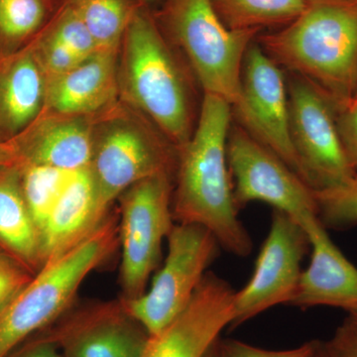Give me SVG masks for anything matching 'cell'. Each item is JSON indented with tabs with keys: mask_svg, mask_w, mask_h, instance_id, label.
Returning a JSON list of instances; mask_svg holds the SVG:
<instances>
[{
	"mask_svg": "<svg viewBox=\"0 0 357 357\" xmlns=\"http://www.w3.org/2000/svg\"><path fill=\"white\" fill-rule=\"evenodd\" d=\"M215 13L231 30H276L306 7L307 0H211Z\"/></svg>",
	"mask_w": 357,
	"mask_h": 357,
	"instance_id": "21",
	"label": "cell"
},
{
	"mask_svg": "<svg viewBox=\"0 0 357 357\" xmlns=\"http://www.w3.org/2000/svg\"><path fill=\"white\" fill-rule=\"evenodd\" d=\"M119 243V220L107 215L81 241L48 258L0 314V357L62 316L86 277L114 252Z\"/></svg>",
	"mask_w": 357,
	"mask_h": 357,
	"instance_id": "4",
	"label": "cell"
},
{
	"mask_svg": "<svg viewBox=\"0 0 357 357\" xmlns=\"http://www.w3.org/2000/svg\"><path fill=\"white\" fill-rule=\"evenodd\" d=\"M312 194L317 215L326 229L344 230L357 225V174L344 184Z\"/></svg>",
	"mask_w": 357,
	"mask_h": 357,
	"instance_id": "25",
	"label": "cell"
},
{
	"mask_svg": "<svg viewBox=\"0 0 357 357\" xmlns=\"http://www.w3.org/2000/svg\"><path fill=\"white\" fill-rule=\"evenodd\" d=\"M140 6L147 7L150 10L155 11L158 9L164 0H136Z\"/></svg>",
	"mask_w": 357,
	"mask_h": 357,
	"instance_id": "35",
	"label": "cell"
},
{
	"mask_svg": "<svg viewBox=\"0 0 357 357\" xmlns=\"http://www.w3.org/2000/svg\"><path fill=\"white\" fill-rule=\"evenodd\" d=\"M281 69L316 86L332 105L357 89V0H307L291 22L256 37Z\"/></svg>",
	"mask_w": 357,
	"mask_h": 357,
	"instance_id": "2",
	"label": "cell"
},
{
	"mask_svg": "<svg viewBox=\"0 0 357 357\" xmlns=\"http://www.w3.org/2000/svg\"><path fill=\"white\" fill-rule=\"evenodd\" d=\"M174 178L173 173L158 174L136 183L119 196L122 300L142 296L150 274L158 266L162 241L175 225Z\"/></svg>",
	"mask_w": 357,
	"mask_h": 357,
	"instance_id": "8",
	"label": "cell"
},
{
	"mask_svg": "<svg viewBox=\"0 0 357 357\" xmlns=\"http://www.w3.org/2000/svg\"><path fill=\"white\" fill-rule=\"evenodd\" d=\"M286 81L291 140L301 178L312 191L344 184L357 172L345 156L332 103L297 75L287 73Z\"/></svg>",
	"mask_w": 357,
	"mask_h": 357,
	"instance_id": "9",
	"label": "cell"
},
{
	"mask_svg": "<svg viewBox=\"0 0 357 357\" xmlns=\"http://www.w3.org/2000/svg\"><path fill=\"white\" fill-rule=\"evenodd\" d=\"M237 208L262 202L307 227L317 220L312 190L271 150L232 121L227 145Z\"/></svg>",
	"mask_w": 357,
	"mask_h": 357,
	"instance_id": "10",
	"label": "cell"
},
{
	"mask_svg": "<svg viewBox=\"0 0 357 357\" xmlns=\"http://www.w3.org/2000/svg\"><path fill=\"white\" fill-rule=\"evenodd\" d=\"M29 45L43 70L46 83L70 72L86 60L53 36L45 25Z\"/></svg>",
	"mask_w": 357,
	"mask_h": 357,
	"instance_id": "27",
	"label": "cell"
},
{
	"mask_svg": "<svg viewBox=\"0 0 357 357\" xmlns=\"http://www.w3.org/2000/svg\"><path fill=\"white\" fill-rule=\"evenodd\" d=\"M306 230L283 211L273 210L269 234L248 283L236 292L230 326H237L277 305L290 304L310 248Z\"/></svg>",
	"mask_w": 357,
	"mask_h": 357,
	"instance_id": "12",
	"label": "cell"
},
{
	"mask_svg": "<svg viewBox=\"0 0 357 357\" xmlns=\"http://www.w3.org/2000/svg\"><path fill=\"white\" fill-rule=\"evenodd\" d=\"M46 77L29 44L0 58V140L13 139L44 109Z\"/></svg>",
	"mask_w": 357,
	"mask_h": 357,
	"instance_id": "18",
	"label": "cell"
},
{
	"mask_svg": "<svg viewBox=\"0 0 357 357\" xmlns=\"http://www.w3.org/2000/svg\"><path fill=\"white\" fill-rule=\"evenodd\" d=\"M311 262L302 272L291 306H326L357 312V268L333 243L319 218L306 227Z\"/></svg>",
	"mask_w": 357,
	"mask_h": 357,
	"instance_id": "16",
	"label": "cell"
},
{
	"mask_svg": "<svg viewBox=\"0 0 357 357\" xmlns=\"http://www.w3.org/2000/svg\"><path fill=\"white\" fill-rule=\"evenodd\" d=\"M22 263L0 248V314L34 277Z\"/></svg>",
	"mask_w": 357,
	"mask_h": 357,
	"instance_id": "28",
	"label": "cell"
},
{
	"mask_svg": "<svg viewBox=\"0 0 357 357\" xmlns=\"http://www.w3.org/2000/svg\"><path fill=\"white\" fill-rule=\"evenodd\" d=\"M218 340H220V338H218L215 344L211 345V349L204 354V357H220V349H218Z\"/></svg>",
	"mask_w": 357,
	"mask_h": 357,
	"instance_id": "36",
	"label": "cell"
},
{
	"mask_svg": "<svg viewBox=\"0 0 357 357\" xmlns=\"http://www.w3.org/2000/svg\"><path fill=\"white\" fill-rule=\"evenodd\" d=\"M317 340L289 351H267L234 340H218L220 357H312Z\"/></svg>",
	"mask_w": 357,
	"mask_h": 357,
	"instance_id": "30",
	"label": "cell"
},
{
	"mask_svg": "<svg viewBox=\"0 0 357 357\" xmlns=\"http://www.w3.org/2000/svg\"><path fill=\"white\" fill-rule=\"evenodd\" d=\"M6 357H63L58 351L57 345L47 337L29 338L14 349Z\"/></svg>",
	"mask_w": 357,
	"mask_h": 357,
	"instance_id": "32",
	"label": "cell"
},
{
	"mask_svg": "<svg viewBox=\"0 0 357 357\" xmlns=\"http://www.w3.org/2000/svg\"><path fill=\"white\" fill-rule=\"evenodd\" d=\"M326 344L335 357H357V330L349 319L338 326Z\"/></svg>",
	"mask_w": 357,
	"mask_h": 357,
	"instance_id": "31",
	"label": "cell"
},
{
	"mask_svg": "<svg viewBox=\"0 0 357 357\" xmlns=\"http://www.w3.org/2000/svg\"><path fill=\"white\" fill-rule=\"evenodd\" d=\"M16 165V153L11 140H0V167Z\"/></svg>",
	"mask_w": 357,
	"mask_h": 357,
	"instance_id": "33",
	"label": "cell"
},
{
	"mask_svg": "<svg viewBox=\"0 0 357 357\" xmlns=\"http://www.w3.org/2000/svg\"><path fill=\"white\" fill-rule=\"evenodd\" d=\"M167 238L168 255L151 288L137 299H121L126 312L149 335L161 332L184 311L220 255L218 239L202 225L175 223Z\"/></svg>",
	"mask_w": 357,
	"mask_h": 357,
	"instance_id": "7",
	"label": "cell"
},
{
	"mask_svg": "<svg viewBox=\"0 0 357 357\" xmlns=\"http://www.w3.org/2000/svg\"><path fill=\"white\" fill-rule=\"evenodd\" d=\"M312 357H335L333 351H331L326 342H319L317 340L316 349Z\"/></svg>",
	"mask_w": 357,
	"mask_h": 357,
	"instance_id": "34",
	"label": "cell"
},
{
	"mask_svg": "<svg viewBox=\"0 0 357 357\" xmlns=\"http://www.w3.org/2000/svg\"><path fill=\"white\" fill-rule=\"evenodd\" d=\"M0 248L36 274L43 265L39 230L21 187L20 167H0Z\"/></svg>",
	"mask_w": 357,
	"mask_h": 357,
	"instance_id": "20",
	"label": "cell"
},
{
	"mask_svg": "<svg viewBox=\"0 0 357 357\" xmlns=\"http://www.w3.org/2000/svg\"><path fill=\"white\" fill-rule=\"evenodd\" d=\"M96 115H64L42 110L24 131L11 139L15 148V166H49L70 171L88 168Z\"/></svg>",
	"mask_w": 357,
	"mask_h": 357,
	"instance_id": "15",
	"label": "cell"
},
{
	"mask_svg": "<svg viewBox=\"0 0 357 357\" xmlns=\"http://www.w3.org/2000/svg\"><path fill=\"white\" fill-rule=\"evenodd\" d=\"M332 105L345 156L349 165L357 172V98Z\"/></svg>",
	"mask_w": 357,
	"mask_h": 357,
	"instance_id": "29",
	"label": "cell"
},
{
	"mask_svg": "<svg viewBox=\"0 0 357 357\" xmlns=\"http://www.w3.org/2000/svg\"><path fill=\"white\" fill-rule=\"evenodd\" d=\"M154 13L139 6L121 45L119 96L176 148L191 138L198 117L188 72ZM194 76V75H192Z\"/></svg>",
	"mask_w": 357,
	"mask_h": 357,
	"instance_id": "3",
	"label": "cell"
},
{
	"mask_svg": "<svg viewBox=\"0 0 357 357\" xmlns=\"http://www.w3.org/2000/svg\"><path fill=\"white\" fill-rule=\"evenodd\" d=\"M231 105L204 93L198 122L191 138L177 148L172 195L173 218L210 230L220 248L239 257L252 251V241L238 218L227 145Z\"/></svg>",
	"mask_w": 357,
	"mask_h": 357,
	"instance_id": "1",
	"label": "cell"
},
{
	"mask_svg": "<svg viewBox=\"0 0 357 357\" xmlns=\"http://www.w3.org/2000/svg\"><path fill=\"white\" fill-rule=\"evenodd\" d=\"M177 159V148L158 129L117 103L96 115L88 168L103 215L131 185L158 174H175Z\"/></svg>",
	"mask_w": 357,
	"mask_h": 357,
	"instance_id": "6",
	"label": "cell"
},
{
	"mask_svg": "<svg viewBox=\"0 0 357 357\" xmlns=\"http://www.w3.org/2000/svg\"><path fill=\"white\" fill-rule=\"evenodd\" d=\"M153 13L167 38L184 55L204 93L234 105L241 95L246 52L260 33L229 29L211 0H164Z\"/></svg>",
	"mask_w": 357,
	"mask_h": 357,
	"instance_id": "5",
	"label": "cell"
},
{
	"mask_svg": "<svg viewBox=\"0 0 357 357\" xmlns=\"http://www.w3.org/2000/svg\"><path fill=\"white\" fill-rule=\"evenodd\" d=\"M52 0H0V58L25 48L51 17Z\"/></svg>",
	"mask_w": 357,
	"mask_h": 357,
	"instance_id": "23",
	"label": "cell"
},
{
	"mask_svg": "<svg viewBox=\"0 0 357 357\" xmlns=\"http://www.w3.org/2000/svg\"><path fill=\"white\" fill-rule=\"evenodd\" d=\"M231 112L236 123L301 178L291 140L286 75L268 57L256 40L246 52L241 70V95L231 105Z\"/></svg>",
	"mask_w": 357,
	"mask_h": 357,
	"instance_id": "11",
	"label": "cell"
},
{
	"mask_svg": "<svg viewBox=\"0 0 357 357\" xmlns=\"http://www.w3.org/2000/svg\"><path fill=\"white\" fill-rule=\"evenodd\" d=\"M347 319H349V321H351L352 325L356 326V330H357V312H354V314H349V318H347Z\"/></svg>",
	"mask_w": 357,
	"mask_h": 357,
	"instance_id": "37",
	"label": "cell"
},
{
	"mask_svg": "<svg viewBox=\"0 0 357 357\" xmlns=\"http://www.w3.org/2000/svg\"><path fill=\"white\" fill-rule=\"evenodd\" d=\"M354 98H357V89H356V96H354Z\"/></svg>",
	"mask_w": 357,
	"mask_h": 357,
	"instance_id": "38",
	"label": "cell"
},
{
	"mask_svg": "<svg viewBox=\"0 0 357 357\" xmlns=\"http://www.w3.org/2000/svg\"><path fill=\"white\" fill-rule=\"evenodd\" d=\"M20 169L23 196L40 234L76 171L49 166Z\"/></svg>",
	"mask_w": 357,
	"mask_h": 357,
	"instance_id": "24",
	"label": "cell"
},
{
	"mask_svg": "<svg viewBox=\"0 0 357 357\" xmlns=\"http://www.w3.org/2000/svg\"><path fill=\"white\" fill-rule=\"evenodd\" d=\"M234 295L229 282L208 272L184 311L150 335L141 357H204L231 324Z\"/></svg>",
	"mask_w": 357,
	"mask_h": 357,
	"instance_id": "13",
	"label": "cell"
},
{
	"mask_svg": "<svg viewBox=\"0 0 357 357\" xmlns=\"http://www.w3.org/2000/svg\"><path fill=\"white\" fill-rule=\"evenodd\" d=\"M119 51L100 50L62 76L47 81L45 110L64 115H96L119 96Z\"/></svg>",
	"mask_w": 357,
	"mask_h": 357,
	"instance_id": "17",
	"label": "cell"
},
{
	"mask_svg": "<svg viewBox=\"0 0 357 357\" xmlns=\"http://www.w3.org/2000/svg\"><path fill=\"white\" fill-rule=\"evenodd\" d=\"M52 1H55V0H52Z\"/></svg>",
	"mask_w": 357,
	"mask_h": 357,
	"instance_id": "39",
	"label": "cell"
},
{
	"mask_svg": "<svg viewBox=\"0 0 357 357\" xmlns=\"http://www.w3.org/2000/svg\"><path fill=\"white\" fill-rule=\"evenodd\" d=\"M45 27L79 57L86 59L100 51L84 21L64 0Z\"/></svg>",
	"mask_w": 357,
	"mask_h": 357,
	"instance_id": "26",
	"label": "cell"
},
{
	"mask_svg": "<svg viewBox=\"0 0 357 357\" xmlns=\"http://www.w3.org/2000/svg\"><path fill=\"white\" fill-rule=\"evenodd\" d=\"M149 337L121 300L77 312L47 335L63 357H141Z\"/></svg>",
	"mask_w": 357,
	"mask_h": 357,
	"instance_id": "14",
	"label": "cell"
},
{
	"mask_svg": "<svg viewBox=\"0 0 357 357\" xmlns=\"http://www.w3.org/2000/svg\"><path fill=\"white\" fill-rule=\"evenodd\" d=\"M107 215L98 206L89 168L76 171L40 230L42 262L62 252L95 229Z\"/></svg>",
	"mask_w": 357,
	"mask_h": 357,
	"instance_id": "19",
	"label": "cell"
},
{
	"mask_svg": "<svg viewBox=\"0 0 357 357\" xmlns=\"http://www.w3.org/2000/svg\"><path fill=\"white\" fill-rule=\"evenodd\" d=\"M88 27L98 50H121L134 13L136 0H64Z\"/></svg>",
	"mask_w": 357,
	"mask_h": 357,
	"instance_id": "22",
	"label": "cell"
}]
</instances>
